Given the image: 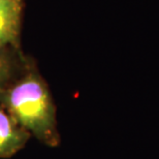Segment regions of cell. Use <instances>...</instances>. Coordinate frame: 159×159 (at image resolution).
Returning <instances> with one entry per match:
<instances>
[{"label": "cell", "instance_id": "6da1fadb", "mask_svg": "<svg viewBox=\"0 0 159 159\" xmlns=\"http://www.w3.org/2000/svg\"><path fill=\"white\" fill-rule=\"evenodd\" d=\"M0 103L30 135L49 147H58L56 106L46 81L32 66L0 92Z\"/></svg>", "mask_w": 159, "mask_h": 159}, {"label": "cell", "instance_id": "7a4b0ae2", "mask_svg": "<svg viewBox=\"0 0 159 159\" xmlns=\"http://www.w3.org/2000/svg\"><path fill=\"white\" fill-rule=\"evenodd\" d=\"M24 0H0V47L18 49Z\"/></svg>", "mask_w": 159, "mask_h": 159}, {"label": "cell", "instance_id": "3957f363", "mask_svg": "<svg viewBox=\"0 0 159 159\" xmlns=\"http://www.w3.org/2000/svg\"><path fill=\"white\" fill-rule=\"evenodd\" d=\"M30 134L0 107V158H11L26 146Z\"/></svg>", "mask_w": 159, "mask_h": 159}, {"label": "cell", "instance_id": "277c9868", "mask_svg": "<svg viewBox=\"0 0 159 159\" xmlns=\"http://www.w3.org/2000/svg\"><path fill=\"white\" fill-rule=\"evenodd\" d=\"M14 48L0 47V92L16 77V57Z\"/></svg>", "mask_w": 159, "mask_h": 159}]
</instances>
